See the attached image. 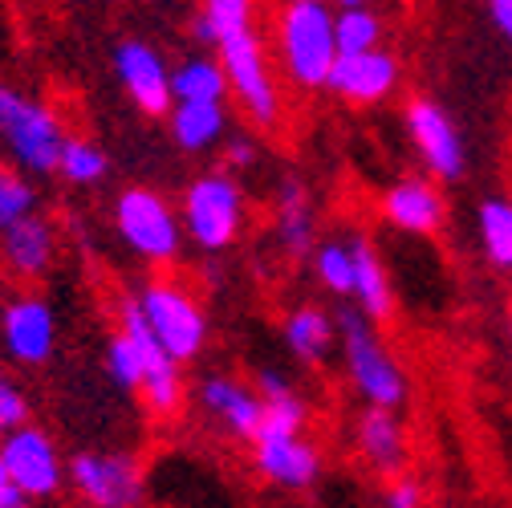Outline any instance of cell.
<instances>
[{
	"label": "cell",
	"mask_w": 512,
	"mask_h": 508,
	"mask_svg": "<svg viewBox=\"0 0 512 508\" xmlns=\"http://www.w3.org/2000/svg\"><path fill=\"white\" fill-rule=\"evenodd\" d=\"M334 317H338V354H342L350 387L362 395L366 407L399 411L411 399V383L395 350L382 342L378 322H370L358 305H342Z\"/></svg>",
	"instance_id": "cell-1"
},
{
	"label": "cell",
	"mask_w": 512,
	"mask_h": 508,
	"mask_svg": "<svg viewBox=\"0 0 512 508\" xmlns=\"http://www.w3.org/2000/svg\"><path fill=\"white\" fill-rule=\"evenodd\" d=\"M277 53L293 86L326 90L330 66L338 57L334 13L326 9V0H289L277 13Z\"/></svg>",
	"instance_id": "cell-2"
},
{
	"label": "cell",
	"mask_w": 512,
	"mask_h": 508,
	"mask_svg": "<svg viewBox=\"0 0 512 508\" xmlns=\"http://www.w3.org/2000/svg\"><path fill=\"white\" fill-rule=\"evenodd\" d=\"M179 220L187 240L204 252H224L244 228V187L232 171H204L187 183Z\"/></svg>",
	"instance_id": "cell-3"
},
{
	"label": "cell",
	"mask_w": 512,
	"mask_h": 508,
	"mask_svg": "<svg viewBox=\"0 0 512 508\" xmlns=\"http://www.w3.org/2000/svg\"><path fill=\"white\" fill-rule=\"evenodd\" d=\"M216 53H220V66L228 74V94H236L240 110L256 126H277V118H281V90H277V78H273V66H269V53H265L261 33H256L252 25L228 29L216 41Z\"/></svg>",
	"instance_id": "cell-4"
},
{
	"label": "cell",
	"mask_w": 512,
	"mask_h": 508,
	"mask_svg": "<svg viewBox=\"0 0 512 508\" xmlns=\"http://www.w3.org/2000/svg\"><path fill=\"white\" fill-rule=\"evenodd\" d=\"M114 228L135 257L151 265H171L183 248V220L179 212L151 187H126L114 200Z\"/></svg>",
	"instance_id": "cell-5"
},
{
	"label": "cell",
	"mask_w": 512,
	"mask_h": 508,
	"mask_svg": "<svg viewBox=\"0 0 512 508\" xmlns=\"http://www.w3.org/2000/svg\"><path fill=\"white\" fill-rule=\"evenodd\" d=\"M0 139L9 143L13 159L33 171V175H49L61 163V147H66V131H61V118L45 106L33 102L9 86H0Z\"/></svg>",
	"instance_id": "cell-6"
},
{
	"label": "cell",
	"mask_w": 512,
	"mask_h": 508,
	"mask_svg": "<svg viewBox=\"0 0 512 508\" xmlns=\"http://www.w3.org/2000/svg\"><path fill=\"white\" fill-rule=\"evenodd\" d=\"M135 305L147 317V326L159 338V346L179 366L196 362L204 354V346H208V313H204L196 293H187L183 285H171V281H155L135 297Z\"/></svg>",
	"instance_id": "cell-7"
},
{
	"label": "cell",
	"mask_w": 512,
	"mask_h": 508,
	"mask_svg": "<svg viewBox=\"0 0 512 508\" xmlns=\"http://www.w3.org/2000/svg\"><path fill=\"white\" fill-rule=\"evenodd\" d=\"M66 484L90 508H135L143 500V464L118 452H78L66 464Z\"/></svg>",
	"instance_id": "cell-8"
},
{
	"label": "cell",
	"mask_w": 512,
	"mask_h": 508,
	"mask_svg": "<svg viewBox=\"0 0 512 508\" xmlns=\"http://www.w3.org/2000/svg\"><path fill=\"white\" fill-rule=\"evenodd\" d=\"M407 135L423 159V167L443 179V183H456L468 171V147L456 118L447 114L439 102L431 98H411L407 102Z\"/></svg>",
	"instance_id": "cell-9"
},
{
	"label": "cell",
	"mask_w": 512,
	"mask_h": 508,
	"mask_svg": "<svg viewBox=\"0 0 512 508\" xmlns=\"http://www.w3.org/2000/svg\"><path fill=\"white\" fill-rule=\"evenodd\" d=\"M0 460H5L13 484L33 500H49L66 484V464L57 456V443L49 439V431L33 423H21L9 435H0Z\"/></svg>",
	"instance_id": "cell-10"
},
{
	"label": "cell",
	"mask_w": 512,
	"mask_h": 508,
	"mask_svg": "<svg viewBox=\"0 0 512 508\" xmlns=\"http://www.w3.org/2000/svg\"><path fill=\"white\" fill-rule=\"evenodd\" d=\"M252 468L285 492H305L322 476V452L305 439V431H256Z\"/></svg>",
	"instance_id": "cell-11"
},
{
	"label": "cell",
	"mask_w": 512,
	"mask_h": 508,
	"mask_svg": "<svg viewBox=\"0 0 512 508\" xmlns=\"http://www.w3.org/2000/svg\"><path fill=\"white\" fill-rule=\"evenodd\" d=\"M0 342L17 366H45L57 350V317L45 297L21 293L0 309Z\"/></svg>",
	"instance_id": "cell-12"
},
{
	"label": "cell",
	"mask_w": 512,
	"mask_h": 508,
	"mask_svg": "<svg viewBox=\"0 0 512 508\" xmlns=\"http://www.w3.org/2000/svg\"><path fill=\"white\" fill-rule=\"evenodd\" d=\"M114 74L122 82V90L131 94V102L151 114V118H163L171 114L175 106V94H171V70L155 45L139 41V37H126L114 45Z\"/></svg>",
	"instance_id": "cell-13"
},
{
	"label": "cell",
	"mask_w": 512,
	"mask_h": 508,
	"mask_svg": "<svg viewBox=\"0 0 512 508\" xmlns=\"http://www.w3.org/2000/svg\"><path fill=\"white\" fill-rule=\"evenodd\" d=\"M118 326L135 338L139 354H143V383H139V395L143 403L155 411V415H175L179 403H183V378H179V362L159 346V338L151 334L147 317L139 313V305L131 301L122 309Z\"/></svg>",
	"instance_id": "cell-14"
},
{
	"label": "cell",
	"mask_w": 512,
	"mask_h": 508,
	"mask_svg": "<svg viewBox=\"0 0 512 508\" xmlns=\"http://www.w3.org/2000/svg\"><path fill=\"white\" fill-rule=\"evenodd\" d=\"M399 74H403L399 57L387 53L382 45H374L362 53H338L334 66H330V78H326V90L338 94L342 102L370 106V102H382V98L395 94Z\"/></svg>",
	"instance_id": "cell-15"
},
{
	"label": "cell",
	"mask_w": 512,
	"mask_h": 508,
	"mask_svg": "<svg viewBox=\"0 0 512 508\" xmlns=\"http://www.w3.org/2000/svg\"><path fill=\"white\" fill-rule=\"evenodd\" d=\"M200 407L208 419H216L224 431L236 439H256L265 423V399L256 391V383H240L232 374H208L200 383Z\"/></svg>",
	"instance_id": "cell-16"
},
{
	"label": "cell",
	"mask_w": 512,
	"mask_h": 508,
	"mask_svg": "<svg viewBox=\"0 0 512 508\" xmlns=\"http://www.w3.org/2000/svg\"><path fill=\"white\" fill-rule=\"evenodd\" d=\"M378 212L391 228H399L407 236H431L443 224L447 204H443V192L435 183H427L423 175H407V179H395L387 192H382Z\"/></svg>",
	"instance_id": "cell-17"
},
{
	"label": "cell",
	"mask_w": 512,
	"mask_h": 508,
	"mask_svg": "<svg viewBox=\"0 0 512 508\" xmlns=\"http://www.w3.org/2000/svg\"><path fill=\"white\" fill-rule=\"evenodd\" d=\"M354 448L370 464V472L399 476L407 468V456H411L407 427H403L399 411H391V407H366L358 415V423H354Z\"/></svg>",
	"instance_id": "cell-18"
},
{
	"label": "cell",
	"mask_w": 512,
	"mask_h": 508,
	"mask_svg": "<svg viewBox=\"0 0 512 508\" xmlns=\"http://www.w3.org/2000/svg\"><path fill=\"white\" fill-rule=\"evenodd\" d=\"M53 257H57V236H53V224L41 220L37 212L9 224L0 232V261L5 269L21 281H37L53 269Z\"/></svg>",
	"instance_id": "cell-19"
},
{
	"label": "cell",
	"mask_w": 512,
	"mask_h": 508,
	"mask_svg": "<svg viewBox=\"0 0 512 508\" xmlns=\"http://www.w3.org/2000/svg\"><path fill=\"white\" fill-rule=\"evenodd\" d=\"M281 342L297 362L322 366L338 350V317L330 309H322V305H313V301H301V305H293L285 313Z\"/></svg>",
	"instance_id": "cell-20"
},
{
	"label": "cell",
	"mask_w": 512,
	"mask_h": 508,
	"mask_svg": "<svg viewBox=\"0 0 512 508\" xmlns=\"http://www.w3.org/2000/svg\"><path fill=\"white\" fill-rule=\"evenodd\" d=\"M273 224H277L281 252H289V257H309L313 244H317V220H313V200H309L301 179H293V175L281 179Z\"/></svg>",
	"instance_id": "cell-21"
},
{
	"label": "cell",
	"mask_w": 512,
	"mask_h": 508,
	"mask_svg": "<svg viewBox=\"0 0 512 508\" xmlns=\"http://www.w3.org/2000/svg\"><path fill=\"white\" fill-rule=\"evenodd\" d=\"M350 248H354V289H350V301L370 317V322L382 326L395 313L391 277H387V269H382L378 252H374V244L366 236H354Z\"/></svg>",
	"instance_id": "cell-22"
},
{
	"label": "cell",
	"mask_w": 512,
	"mask_h": 508,
	"mask_svg": "<svg viewBox=\"0 0 512 508\" xmlns=\"http://www.w3.org/2000/svg\"><path fill=\"white\" fill-rule=\"evenodd\" d=\"M228 135L224 102H175L171 106V139L179 151L200 155Z\"/></svg>",
	"instance_id": "cell-23"
},
{
	"label": "cell",
	"mask_w": 512,
	"mask_h": 508,
	"mask_svg": "<svg viewBox=\"0 0 512 508\" xmlns=\"http://www.w3.org/2000/svg\"><path fill=\"white\" fill-rule=\"evenodd\" d=\"M256 391L265 399V423L261 431H305L309 423V403L293 391V383L277 370V366H261L256 370Z\"/></svg>",
	"instance_id": "cell-24"
},
{
	"label": "cell",
	"mask_w": 512,
	"mask_h": 508,
	"mask_svg": "<svg viewBox=\"0 0 512 508\" xmlns=\"http://www.w3.org/2000/svg\"><path fill=\"white\" fill-rule=\"evenodd\" d=\"M476 236L484 248V261L492 269L512 273V200L508 196H488L476 208Z\"/></svg>",
	"instance_id": "cell-25"
},
{
	"label": "cell",
	"mask_w": 512,
	"mask_h": 508,
	"mask_svg": "<svg viewBox=\"0 0 512 508\" xmlns=\"http://www.w3.org/2000/svg\"><path fill=\"white\" fill-rule=\"evenodd\" d=\"M171 94L175 102H224L228 98V74L216 57H187L171 70Z\"/></svg>",
	"instance_id": "cell-26"
},
{
	"label": "cell",
	"mask_w": 512,
	"mask_h": 508,
	"mask_svg": "<svg viewBox=\"0 0 512 508\" xmlns=\"http://www.w3.org/2000/svg\"><path fill=\"white\" fill-rule=\"evenodd\" d=\"M309 265H313L317 285H322L326 293L350 301V289H354V248H350V240H317L313 252H309Z\"/></svg>",
	"instance_id": "cell-27"
},
{
	"label": "cell",
	"mask_w": 512,
	"mask_h": 508,
	"mask_svg": "<svg viewBox=\"0 0 512 508\" xmlns=\"http://www.w3.org/2000/svg\"><path fill=\"white\" fill-rule=\"evenodd\" d=\"M334 37H338V53H362L382 45V17L370 5H354L342 9L334 17Z\"/></svg>",
	"instance_id": "cell-28"
},
{
	"label": "cell",
	"mask_w": 512,
	"mask_h": 508,
	"mask_svg": "<svg viewBox=\"0 0 512 508\" xmlns=\"http://www.w3.org/2000/svg\"><path fill=\"white\" fill-rule=\"evenodd\" d=\"M106 167H110V163H106V151H102L98 143H90V139H66V147H61L57 171L66 175L70 183H78V187L102 183Z\"/></svg>",
	"instance_id": "cell-29"
},
{
	"label": "cell",
	"mask_w": 512,
	"mask_h": 508,
	"mask_svg": "<svg viewBox=\"0 0 512 508\" xmlns=\"http://www.w3.org/2000/svg\"><path fill=\"white\" fill-rule=\"evenodd\" d=\"M106 374H110V383L122 387V391H139V383H143V354L122 326L106 342Z\"/></svg>",
	"instance_id": "cell-30"
},
{
	"label": "cell",
	"mask_w": 512,
	"mask_h": 508,
	"mask_svg": "<svg viewBox=\"0 0 512 508\" xmlns=\"http://www.w3.org/2000/svg\"><path fill=\"white\" fill-rule=\"evenodd\" d=\"M37 212V192H33V183H25L21 175H9L0 179V232H5L9 224L25 220Z\"/></svg>",
	"instance_id": "cell-31"
},
{
	"label": "cell",
	"mask_w": 512,
	"mask_h": 508,
	"mask_svg": "<svg viewBox=\"0 0 512 508\" xmlns=\"http://www.w3.org/2000/svg\"><path fill=\"white\" fill-rule=\"evenodd\" d=\"M212 25H216V37H224L228 29H240V25H252V13H256V0H204L200 9Z\"/></svg>",
	"instance_id": "cell-32"
},
{
	"label": "cell",
	"mask_w": 512,
	"mask_h": 508,
	"mask_svg": "<svg viewBox=\"0 0 512 508\" xmlns=\"http://www.w3.org/2000/svg\"><path fill=\"white\" fill-rule=\"evenodd\" d=\"M21 423H29V399L13 387V378L0 370V435H9Z\"/></svg>",
	"instance_id": "cell-33"
},
{
	"label": "cell",
	"mask_w": 512,
	"mask_h": 508,
	"mask_svg": "<svg viewBox=\"0 0 512 508\" xmlns=\"http://www.w3.org/2000/svg\"><path fill=\"white\" fill-rule=\"evenodd\" d=\"M423 504H427V488H423L415 476L399 472V476L387 480V492H382V508H423Z\"/></svg>",
	"instance_id": "cell-34"
},
{
	"label": "cell",
	"mask_w": 512,
	"mask_h": 508,
	"mask_svg": "<svg viewBox=\"0 0 512 508\" xmlns=\"http://www.w3.org/2000/svg\"><path fill=\"white\" fill-rule=\"evenodd\" d=\"M256 163V147L244 139V135H232L228 143H224V167L228 171H244V167H252Z\"/></svg>",
	"instance_id": "cell-35"
},
{
	"label": "cell",
	"mask_w": 512,
	"mask_h": 508,
	"mask_svg": "<svg viewBox=\"0 0 512 508\" xmlns=\"http://www.w3.org/2000/svg\"><path fill=\"white\" fill-rule=\"evenodd\" d=\"M488 13H492V25L500 29V37L512 45V0H488Z\"/></svg>",
	"instance_id": "cell-36"
},
{
	"label": "cell",
	"mask_w": 512,
	"mask_h": 508,
	"mask_svg": "<svg viewBox=\"0 0 512 508\" xmlns=\"http://www.w3.org/2000/svg\"><path fill=\"white\" fill-rule=\"evenodd\" d=\"M191 37H196L200 45H208V49H216V41H220V37H216V25H212L204 13H200L196 21H191Z\"/></svg>",
	"instance_id": "cell-37"
},
{
	"label": "cell",
	"mask_w": 512,
	"mask_h": 508,
	"mask_svg": "<svg viewBox=\"0 0 512 508\" xmlns=\"http://www.w3.org/2000/svg\"><path fill=\"white\" fill-rule=\"evenodd\" d=\"M13 488H17V484H13V476L5 472V460H0V500H5V496H9Z\"/></svg>",
	"instance_id": "cell-38"
},
{
	"label": "cell",
	"mask_w": 512,
	"mask_h": 508,
	"mask_svg": "<svg viewBox=\"0 0 512 508\" xmlns=\"http://www.w3.org/2000/svg\"><path fill=\"white\" fill-rule=\"evenodd\" d=\"M338 9H354V5H370V0H334Z\"/></svg>",
	"instance_id": "cell-39"
},
{
	"label": "cell",
	"mask_w": 512,
	"mask_h": 508,
	"mask_svg": "<svg viewBox=\"0 0 512 508\" xmlns=\"http://www.w3.org/2000/svg\"><path fill=\"white\" fill-rule=\"evenodd\" d=\"M508 338H512V313H508Z\"/></svg>",
	"instance_id": "cell-40"
},
{
	"label": "cell",
	"mask_w": 512,
	"mask_h": 508,
	"mask_svg": "<svg viewBox=\"0 0 512 508\" xmlns=\"http://www.w3.org/2000/svg\"><path fill=\"white\" fill-rule=\"evenodd\" d=\"M0 179H5V163H0Z\"/></svg>",
	"instance_id": "cell-41"
}]
</instances>
